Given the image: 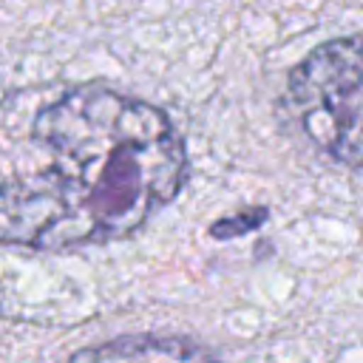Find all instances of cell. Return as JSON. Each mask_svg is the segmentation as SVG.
Returning <instances> with one entry per match:
<instances>
[{"label":"cell","instance_id":"cell-1","mask_svg":"<svg viewBox=\"0 0 363 363\" xmlns=\"http://www.w3.org/2000/svg\"><path fill=\"white\" fill-rule=\"evenodd\" d=\"M34 164L0 182V244L71 250L125 238L179 193L187 153L167 113L102 85L40 108Z\"/></svg>","mask_w":363,"mask_h":363},{"label":"cell","instance_id":"cell-2","mask_svg":"<svg viewBox=\"0 0 363 363\" xmlns=\"http://www.w3.org/2000/svg\"><path fill=\"white\" fill-rule=\"evenodd\" d=\"M303 133L337 164L363 176V34L318 45L286 79Z\"/></svg>","mask_w":363,"mask_h":363},{"label":"cell","instance_id":"cell-3","mask_svg":"<svg viewBox=\"0 0 363 363\" xmlns=\"http://www.w3.org/2000/svg\"><path fill=\"white\" fill-rule=\"evenodd\" d=\"M65 363H224L201 343L176 335H122L71 354Z\"/></svg>","mask_w":363,"mask_h":363},{"label":"cell","instance_id":"cell-4","mask_svg":"<svg viewBox=\"0 0 363 363\" xmlns=\"http://www.w3.org/2000/svg\"><path fill=\"white\" fill-rule=\"evenodd\" d=\"M258 221H264V213H261V216H255V218H250V221H244V218H224V221L213 224V227H210V233H213V235H218V238H233V233H235V230H238V233H247V230H252Z\"/></svg>","mask_w":363,"mask_h":363}]
</instances>
